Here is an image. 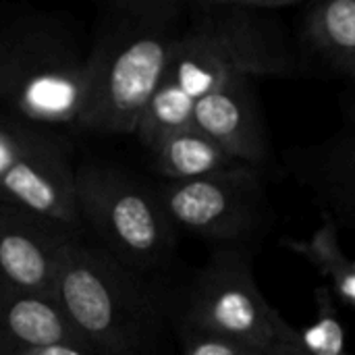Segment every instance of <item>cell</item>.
<instances>
[{
  "label": "cell",
  "mask_w": 355,
  "mask_h": 355,
  "mask_svg": "<svg viewBox=\"0 0 355 355\" xmlns=\"http://www.w3.org/2000/svg\"><path fill=\"white\" fill-rule=\"evenodd\" d=\"M185 6L179 0H121L100 8L77 131L135 133L183 31Z\"/></svg>",
  "instance_id": "1"
},
{
  "label": "cell",
  "mask_w": 355,
  "mask_h": 355,
  "mask_svg": "<svg viewBox=\"0 0 355 355\" xmlns=\"http://www.w3.org/2000/svg\"><path fill=\"white\" fill-rule=\"evenodd\" d=\"M293 4V0L189 2L160 83L196 104L233 77L293 75L297 62L279 19V12Z\"/></svg>",
  "instance_id": "2"
},
{
  "label": "cell",
  "mask_w": 355,
  "mask_h": 355,
  "mask_svg": "<svg viewBox=\"0 0 355 355\" xmlns=\"http://www.w3.org/2000/svg\"><path fill=\"white\" fill-rule=\"evenodd\" d=\"M85 58L75 21L50 10L0 17V112L46 127L77 129Z\"/></svg>",
  "instance_id": "3"
},
{
  "label": "cell",
  "mask_w": 355,
  "mask_h": 355,
  "mask_svg": "<svg viewBox=\"0 0 355 355\" xmlns=\"http://www.w3.org/2000/svg\"><path fill=\"white\" fill-rule=\"evenodd\" d=\"M69 322L96 355H160L162 314L137 275L83 235L60 254L52 289Z\"/></svg>",
  "instance_id": "4"
},
{
  "label": "cell",
  "mask_w": 355,
  "mask_h": 355,
  "mask_svg": "<svg viewBox=\"0 0 355 355\" xmlns=\"http://www.w3.org/2000/svg\"><path fill=\"white\" fill-rule=\"evenodd\" d=\"M75 204L81 227L96 245L131 272L166 264L175 250V227L156 191L102 162L75 168Z\"/></svg>",
  "instance_id": "5"
},
{
  "label": "cell",
  "mask_w": 355,
  "mask_h": 355,
  "mask_svg": "<svg viewBox=\"0 0 355 355\" xmlns=\"http://www.w3.org/2000/svg\"><path fill=\"white\" fill-rule=\"evenodd\" d=\"M0 200L83 235L69 144L52 129L0 112Z\"/></svg>",
  "instance_id": "6"
},
{
  "label": "cell",
  "mask_w": 355,
  "mask_h": 355,
  "mask_svg": "<svg viewBox=\"0 0 355 355\" xmlns=\"http://www.w3.org/2000/svg\"><path fill=\"white\" fill-rule=\"evenodd\" d=\"M272 314L256 283L252 254L229 248L218 250L193 281L181 327L231 337L266 354L275 339Z\"/></svg>",
  "instance_id": "7"
},
{
  "label": "cell",
  "mask_w": 355,
  "mask_h": 355,
  "mask_svg": "<svg viewBox=\"0 0 355 355\" xmlns=\"http://www.w3.org/2000/svg\"><path fill=\"white\" fill-rule=\"evenodd\" d=\"M156 198L175 229L218 241L252 233L264 210L262 179L254 166H235L189 181H166Z\"/></svg>",
  "instance_id": "8"
},
{
  "label": "cell",
  "mask_w": 355,
  "mask_h": 355,
  "mask_svg": "<svg viewBox=\"0 0 355 355\" xmlns=\"http://www.w3.org/2000/svg\"><path fill=\"white\" fill-rule=\"evenodd\" d=\"M75 237L0 200V285L52 295L60 254Z\"/></svg>",
  "instance_id": "9"
},
{
  "label": "cell",
  "mask_w": 355,
  "mask_h": 355,
  "mask_svg": "<svg viewBox=\"0 0 355 355\" xmlns=\"http://www.w3.org/2000/svg\"><path fill=\"white\" fill-rule=\"evenodd\" d=\"M191 123L245 166L256 168L268 158V137L254 77H233L198 100Z\"/></svg>",
  "instance_id": "10"
},
{
  "label": "cell",
  "mask_w": 355,
  "mask_h": 355,
  "mask_svg": "<svg viewBox=\"0 0 355 355\" xmlns=\"http://www.w3.org/2000/svg\"><path fill=\"white\" fill-rule=\"evenodd\" d=\"M287 162L295 177L310 185L320 202L327 204L324 216L354 220V133L341 131L322 146L291 152Z\"/></svg>",
  "instance_id": "11"
},
{
  "label": "cell",
  "mask_w": 355,
  "mask_h": 355,
  "mask_svg": "<svg viewBox=\"0 0 355 355\" xmlns=\"http://www.w3.org/2000/svg\"><path fill=\"white\" fill-rule=\"evenodd\" d=\"M0 335L25 345H77L89 349L54 295L6 285H0Z\"/></svg>",
  "instance_id": "12"
},
{
  "label": "cell",
  "mask_w": 355,
  "mask_h": 355,
  "mask_svg": "<svg viewBox=\"0 0 355 355\" xmlns=\"http://www.w3.org/2000/svg\"><path fill=\"white\" fill-rule=\"evenodd\" d=\"M306 48L331 71L354 77L355 0H318L302 17Z\"/></svg>",
  "instance_id": "13"
},
{
  "label": "cell",
  "mask_w": 355,
  "mask_h": 355,
  "mask_svg": "<svg viewBox=\"0 0 355 355\" xmlns=\"http://www.w3.org/2000/svg\"><path fill=\"white\" fill-rule=\"evenodd\" d=\"M154 168L166 181H189L235 166H245L233 160L218 144H214L193 123L168 133L154 148Z\"/></svg>",
  "instance_id": "14"
},
{
  "label": "cell",
  "mask_w": 355,
  "mask_h": 355,
  "mask_svg": "<svg viewBox=\"0 0 355 355\" xmlns=\"http://www.w3.org/2000/svg\"><path fill=\"white\" fill-rule=\"evenodd\" d=\"M283 248L306 258L327 281L329 289L339 304L354 308L355 304V264L343 254L339 243V229L333 218H324V225L308 241L283 239Z\"/></svg>",
  "instance_id": "15"
},
{
  "label": "cell",
  "mask_w": 355,
  "mask_h": 355,
  "mask_svg": "<svg viewBox=\"0 0 355 355\" xmlns=\"http://www.w3.org/2000/svg\"><path fill=\"white\" fill-rule=\"evenodd\" d=\"M193 106L196 104L191 100H187L181 92H177L175 87H171L166 83H160L156 87L154 96L150 98V102L137 123L135 133L150 150L168 133L191 125Z\"/></svg>",
  "instance_id": "16"
},
{
  "label": "cell",
  "mask_w": 355,
  "mask_h": 355,
  "mask_svg": "<svg viewBox=\"0 0 355 355\" xmlns=\"http://www.w3.org/2000/svg\"><path fill=\"white\" fill-rule=\"evenodd\" d=\"M316 320L306 329L293 327V339L308 355H349L345 345V329L337 312L335 297L327 285L314 291Z\"/></svg>",
  "instance_id": "17"
},
{
  "label": "cell",
  "mask_w": 355,
  "mask_h": 355,
  "mask_svg": "<svg viewBox=\"0 0 355 355\" xmlns=\"http://www.w3.org/2000/svg\"><path fill=\"white\" fill-rule=\"evenodd\" d=\"M183 355H266L262 349L208 331L181 327Z\"/></svg>",
  "instance_id": "18"
},
{
  "label": "cell",
  "mask_w": 355,
  "mask_h": 355,
  "mask_svg": "<svg viewBox=\"0 0 355 355\" xmlns=\"http://www.w3.org/2000/svg\"><path fill=\"white\" fill-rule=\"evenodd\" d=\"M0 355H94L77 345H25L0 335Z\"/></svg>",
  "instance_id": "19"
},
{
  "label": "cell",
  "mask_w": 355,
  "mask_h": 355,
  "mask_svg": "<svg viewBox=\"0 0 355 355\" xmlns=\"http://www.w3.org/2000/svg\"><path fill=\"white\" fill-rule=\"evenodd\" d=\"M272 331H275V339L266 349V355H308L295 343L293 327L279 314V310H275L272 314Z\"/></svg>",
  "instance_id": "20"
}]
</instances>
